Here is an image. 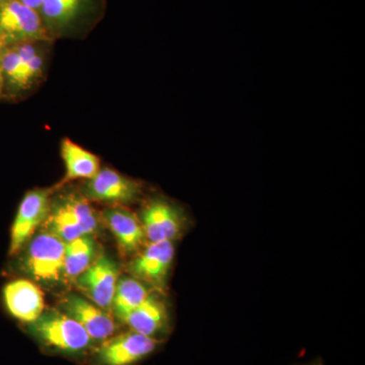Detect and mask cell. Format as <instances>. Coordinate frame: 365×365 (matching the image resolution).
I'll return each instance as SVG.
<instances>
[{
	"mask_svg": "<svg viewBox=\"0 0 365 365\" xmlns=\"http://www.w3.org/2000/svg\"><path fill=\"white\" fill-rule=\"evenodd\" d=\"M30 331L46 349L69 356L85 354L93 342L78 322L55 312L41 314L30 324Z\"/></svg>",
	"mask_w": 365,
	"mask_h": 365,
	"instance_id": "1",
	"label": "cell"
},
{
	"mask_svg": "<svg viewBox=\"0 0 365 365\" xmlns=\"http://www.w3.org/2000/svg\"><path fill=\"white\" fill-rule=\"evenodd\" d=\"M48 232L67 242L81 235H91L98 228V220L93 209L81 197L71 195L59 199L50 206L45 220Z\"/></svg>",
	"mask_w": 365,
	"mask_h": 365,
	"instance_id": "2",
	"label": "cell"
},
{
	"mask_svg": "<svg viewBox=\"0 0 365 365\" xmlns=\"http://www.w3.org/2000/svg\"><path fill=\"white\" fill-rule=\"evenodd\" d=\"M49 39L40 13L20 0L0 2V40L4 47Z\"/></svg>",
	"mask_w": 365,
	"mask_h": 365,
	"instance_id": "3",
	"label": "cell"
},
{
	"mask_svg": "<svg viewBox=\"0 0 365 365\" xmlns=\"http://www.w3.org/2000/svg\"><path fill=\"white\" fill-rule=\"evenodd\" d=\"M160 343L134 331L118 334L101 342L93 351V364L136 365L157 351Z\"/></svg>",
	"mask_w": 365,
	"mask_h": 365,
	"instance_id": "4",
	"label": "cell"
},
{
	"mask_svg": "<svg viewBox=\"0 0 365 365\" xmlns=\"http://www.w3.org/2000/svg\"><path fill=\"white\" fill-rule=\"evenodd\" d=\"M66 245L49 232L36 237L26 254L29 271L38 279L58 280L63 275Z\"/></svg>",
	"mask_w": 365,
	"mask_h": 365,
	"instance_id": "5",
	"label": "cell"
},
{
	"mask_svg": "<svg viewBox=\"0 0 365 365\" xmlns=\"http://www.w3.org/2000/svg\"><path fill=\"white\" fill-rule=\"evenodd\" d=\"M139 220L150 242H174L185 222L182 211L175 204L160 198L146 204Z\"/></svg>",
	"mask_w": 365,
	"mask_h": 365,
	"instance_id": "6",
	"label": "cell"
},
{
	"mask_svg": "<svg viewBox=\"0 0 365 365\" xmlns=\"http://www.w3.org/2000/svg\"><path fill=\"white\" fill-rule=\"evenodd\" d=\"M174 257V242H150L131 262V273L141 282L163 288Z\"/></svg>",
	"mask_w": 365,
	"mask_h": 365,
	"instance_id": "7",
	"label": "cell"
},
{
	"mask_svg": "<svg viewBox=\"0 0 365 365\" xmlns=\"http://www.w3.org/2000/svg\"><path fill=\"white\" fill-rule=\"evenodd\" d=\"M49 190H34L21 201L11 227L9 254L20 251L36 228L45 222L50 211Z\"/></svg>",
	"mask_w": 365,
	"mask_h": 365,
	"instance_id": "8",
	"label": "cell"
},
{
	"mask_svg": "<svg viewBox=\"0 0 365 365\" xmlns=\"http://www.w3.org/2000/svg\"><path fill=\"white\" fill-rule=\"evenodd\" d=\"M139 192L140 186L135 181L111 169L98 170L86 185V196L102 202L130 203L138 197Z\"/></svg>",
	"mask_w": 365,
	"mask_h": 365,
	"instance_id": "9",
	"label": "cell"
},
{
	"mask_svg": "<svg viewBox=\"0 0 365 365\" xmlns=\"http://www.w3.org/2000/svg\"><path fill=\"white\" fill-rule=\"evenodd\" d=\"M131 331L160 341L170 332L169 316L165 304L151 294L143 304L121 319Z\"/></svg>",
	"mask_w": 365,
	"mask_h": 365,
	"instance_id": "10",
	"label": "cell"
},
{
	"mask_svg": "<svg viewBox=\"0 0 365 365\" xmlns=\"http://www.w3.org/2000/svg\"><path fill=\"white\" fill-rule=\"evenodd\" d=\"M117 278L116 264L103 256L78 276V283L98 306L108 307L112 306Z\"/></svg>",
	"mask_w": 365,
	"mask_h": 365,
	"instance_id": "11",
	"label": "cell"
},
{
	"mask_svg": "<svg viewBox=\"0 0 365 365\" xmlns=\"http://www.w3.org/2000/svg\"><path fill=\"white\" fill-rule=\"evenodd\" d=\"M62 306L69 317L83 327L91 340L103 342L114 336L116 326L111 317L86 300L69 295Z\"/></svg>",
	"mask_w": 365,
	"mask_h": 365,
	"instance_id": "12",
	"label": "cell"
},
{
	"mask_svg": "<svg viewBox=\"0 0 365 365\" xmlns=\"http://www.w3.org/2000/svg\"><path fill=\"white\" fill-rule=\"evenodd\" d=\"M4 299L11 316L29 324L39 318L44 309L42 294L28 280H16L6 284Z\"/></svg>",
	"mask_w": 365,
	"mask_h": 365,
	"instance_id": "13",
	"label": "cell"
},
{
	"mask_svg": "<svg viewBox=\"0 0 365 365\" xmlns=\"http://www.w3.org/2000/svg\"><path fill=\"white\" fill-rule=\"evenodd\" d=\"M103 216L125 253L139 251L146 237L137 216L120 206L105 209Z\"/></svg>",
	"mask_w": 365,
	"mask_h": 365,
	"instance_id": "14",
	"label": "cell"
},
{
	"mask_svg": "<svg viewBox=\"0 0 365 365\" xmlns=\"http://www.w3.org/2000/svg\"><path fill=\"white\" fill-rule=\"evenodd\" d=\"M61 155L66 163V181L91 179L100 170V160L93 153L66 138L61 143Z\"/></svg>",
	"mask_w": 365,
	"mask_h": 365,
	"instance_id": "15",
	"label": "cell"
},
{
	"mask_svg": "<svg viewBox=\"0 0 365 365\" xmlns=\"http://www.w3.org/2000/svg\"><path fill=\"white\" fill-rule=\"evenodd\" d=\"M88 0H44L40 13L46 28L62 30L81 16Z\"/></svg>",
	"mask_w": 365,
	"mask_h": 365,
	"instance_id": "16",
	"label": "cell"
},
{
	"mask_svg": "<svg viewBox=\"0 0 365 365\" xmlns=\"http://www.w3.org/2000/svg\"><path fill=\"white\" fill-rule=\"evenodd\" d=\"M96 256V244L91 235H81L66 245L63 275L78 277L93 263Z\"/></svg>",
	"mask_w": 365,
	"mask_h": 365,
	"instance_id": "17",
	"label": "cell"
},
{
	"mask_svg": "<svg viewBox=\"0 0 365 365\" xmlns=\"http://www.w3.org/2000/svg\"><path fill=\"white\" fill-rule=\"evenodd\" d=\"M151 294L143 282L135 278H124L117 283L116 292L112 304L118 318L121 319L125 314L135 309Z\"/></svg>",
	"mask_w": 365,
	"mask_h": 365,
	"instance_id": "18",
	"label": "cell"
},
{
	"mask_svg": "<svg viewBox=\"0 0 365 365\" xmlns=\"http://www.w3.org/2000/svg\"><path fill=\"white\" fill-rule=\"evenodd\" d=\"M20 1L30 9H35L38 13H40L43 4H44V0H20Z\"/></svg>",
	"mask_w": 365,
	"mask_h": 365,
	"instance_id": "19",
	"label": "cell"
},
{
	"mask_svg": "<svg viewBox=\"0 0 365 365\" xmlns=\"http://www.w3.org/2000/svg\"><path fill=\"white\" fill-rule=\"evenodd\" d=\"M4 96V78L2 74L1 66H0V98Z\"/></svg>",
	"mask_w": 365,
	"mask_h": 365,
	"instance_id": "20",
	"label": "cell"
},
{
	"mask_svg": "<svg viewBox=\"0 0 365 365\" xmlns=\"http://www.w3.org/2000/svg\"><path fill=\"white\" fill-rule=\"evenodd\" d=\"M304 365H323V364H322L321 360H316V361L309 362V364H304Z\"/></svg>",
	"mask_w": 365,
	"mask_h": 365,
	"instance_id": "21",
	"label": "cell"
},
{
	"mask_svg": "<svg viewBox=\"0 0 365 365\" xmlns=\"http://www.w3.org/2000/svg\"><path fill=\"white\" fill-rule=\"evenodd\" d=\"M4 46L2 44L1 40H0V51H1L2 49H4Z\"/></svg>",
	"mask_w": 365,
	"mask_h": 365,
	"instance_id": "22",
	"label": "cell"
},
{
	"mask_svg": "<svg viewBox=\"0 0 365 365\" xmlns=\"http://www.w3.org/2000/svg\"><path fill=\"white\" fill-rule=\"evenodd\" d=\"M0 2H2V0H0Z\"/></svg>",
	"mask_w": 365,
	"mask_h": 365,
	"instance_id": "23",
	"label": "cell"
}]
</instances>
